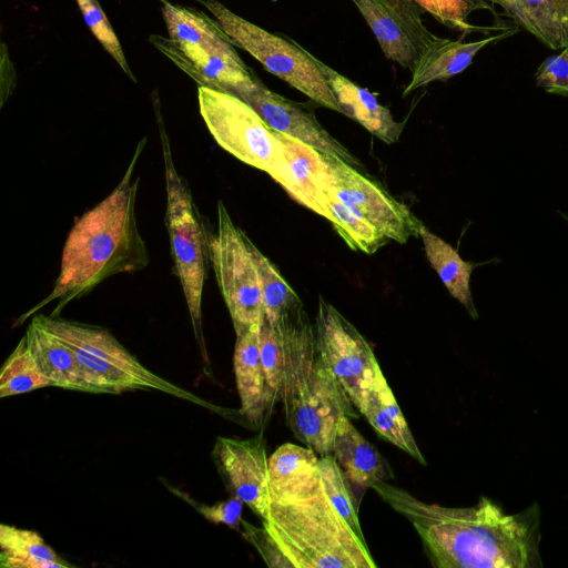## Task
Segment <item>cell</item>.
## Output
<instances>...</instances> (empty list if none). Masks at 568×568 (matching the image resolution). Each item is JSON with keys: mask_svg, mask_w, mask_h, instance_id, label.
<instances>
[{"mask_svg": "<svg viewBox=\"0 0 568 568\" xmlns=\"http://www.w3.org/2000/svg\"><path fill=\"white\" fill-rule=\"evenodd\" d=\"M373 489L413 524L436 567L541 566L537 505L519 514H506L484 496L473 507L454 508L426 504L386 481L374 485Z\"/></svg>", "mask_w": 568, "mask_h": 568, "instance_id": "cell-1", "label": "cell"}, {"mask_svg": "<svg viewBox=\"0 0 568 568\" xmlns=\"http://www.w3.org/2000/svg\"><path fill=\"white\" fill-rule=\"evenodd\" d=\"M145 141L139 142L116 187L75 222L63 246L60 272L51 293L22 318L53 301L58 303L50 315L58 316L68 303L88 294L103 280L140 271L149 264L135 215L139 178L133 176Z\"/></svg>", "mask_w": 568, "mask_h": 568, "instance_id": "cell-2", "label": "cell"}, {"mask_svg": "<svg viewBox=\"0 0 568 568\" xmlns=\"http://www.w3.org/2000/svg\"><path fill=\"white\" fill-rule=\"evenodd\" d=\"M263 527L294 568H376L366 541L329 500L323 484L312 495L271 503Z\"/></svg>", "mask_w": 568, "mask_h": 568, "instance_id": "cell-3", "label": "cell"}, {"mask_svg": "<svg viewBox=\"0 0 568 568\" xmlns=\"http://www.w3.org/2000/svg\"><path fill=\"white\" fill-rule=\"evenodd\" d=\"M286 423L295 438L320 457L332 455L339 419L357 418L358 410L322 359L308 315L291 337L283 398Z\"/></svg>", "mask_w": 568, "mask_h": 568, "instance_id": "cell-4", "label": "cell"}, {"mask_svg": "<svg viewBox=\"0 0 568 568\" xmlns=\"http://www.w3.org/2000/svg\"><path fill=\"white\" fill-rule=\"evenodd\" d=\"M34 318L74 351L97 393L155 389L212 408L194 394L151 372L106 329L54 315Z\"/></svg>", "mask_w": 568, "mask_h": 568, "instance_id": "cell-5", "label": "cell"}, {"mask_svg": "<svg viewBox=\"0 0 568 568\" xmlns=\"http://www.w3.org/2000/svg\"><path fill=\"white\" fill-rule=\"evenodd\" d=\"M166 191L165 223L174 270L180 280L195 337L205 354L202 334V295L210 257V237L186 181L172 159L169 136L158 115Z\"/></svg>", "mask_w": 568, "mask_h": 568, "instance_id": "cell-6", "label": "cell"}, {"mask_svg": "<svg viewBox=\"0 0 568 568\" xmlns=\"http://www.w3.org/2000/svg\"><path fill=\"white\" fill-rule=\"evenodd\" d=\"M234 45L254 57L264 69L317 104L342 112L315 57L288 37L271 33L241 18L217 0L201 1Z\"/></svg>", "mask_w": 568, "mask_h": 568, "instance_id": "cell-7", "label": "cell"}, {"mask_svg": "<svg viewBox=\"0 0 568 568\" xmlns=\"http://www.w3.org/2000/svg\"><path fill=\"white\" fill-rule=\"evenodd\" d=\"M199 105L204 123L222 149L282 184L285 160L275 132L252 106L236 95L204 87L199 88Z\"/></svg>", "mask_w": 568, "mask_h": 568, "instance_id": "cell-8", "label": "cell"}, {"mask_svg": "<svg viewBox=\"0 0 568 568\" xmlns=\"http://www.w3.org/2000/svg\"><path fill=\"white\" fill-rule=\"evenodd\" d=\"M210 260L236 336L261 326L265 315L248 237L222 201L217 202V230L210 237Z\"/></svg>", "mask_w": 568, "mask_h": 568, "instance_id": "cell-9", "label": "cell"}, {"mask_svg": "<svg viewBox=\"0 0 568 568\" xmlns=\"http://www.w3.org/2000/svg\"><path fill=\"white\" fill-rule=\"evenodd\" d=\"M314 331L322 359L362 414L371 393L384 376L373 348L355 326L322 296Z\"/></svg>", "mask_w": 568, "mask_h": 568, "instance_id": "cell-10", "label": "cell"}, {"mask_svg": "<svg viewBox=\"0 0 568 568\" xmlns=\"http://www.w3.org/2000/svg\"><path fill=\"white\" fill-rule=\"evenodd\" d=\"M326 158L332 179L329 194L366 219L389 240L405 244L410 236H418L423 223L408 206L345 161L331 155Z\"/></svg>", "mask_w": 568, "mask_h": 568, "instance_id": "cell-11", "label": "cell"}, {"mask_svg": "<svg viewBox=\"0 0 568 568\" xmlns=\"http://www.w3.org/2000/svg\"><path fill=\"white\" fill-rule=\"evenodd\" d=\"M374 33L384 55L413 71L419 58L439 37L422 20L413 0H352Z\"/></svg>", "mask_w": 568, "mask_h": 568, "instance_id": "cell-12", "label": "cell"}, {"mask_svg": "<svg viewBox=\"0 0 568 568\" xmlns=\"http://www.w3.org/2000/svg\"><path fill=\"white\" fill-rule=\"evenodd\" d=\"M212 456L232 496L239 497L262 520L266 519L271 498L263 436L250 439L217 437Z\"/></svg>", "mask_w": 568, "mask_h": 568, "instance_id": "cell-13", "label": "cell"}, {"mask_svg": "<svg viewBox=\"0 0 568 568\" xmlns=\"http://www.w3.org/2000/svg\"><path fill=\"white\" fill-rule=\"evenodd\" d=\"M240 99L252 106L275 132L303 142L323 154L336 156L356 169L362 168L359 160L333 138L311 112L271 91L261 81Z\"/></svg>", "mask_w": 568, "mask_h": 568, "instance_id": "cell-14", "label": "cell"}, {"mask_svg": "<svg viewBox=\"0 0 568 568\" xmlns=\"http://www.w3.org/2000/svg\"><path fill=\"white\" fill-rule=\"evenodd\" d=\"M150 41L200 87L242 98L260 81L240 57L206 51L156 34H152Z\"/></svg>", "mask_w": 568, "mask_h": 568, "instance_id": "cell-15", "label": "cell"}, {"mask_svg": "<svg viewBox=\"0 0 568 568\" xmlns=\"http://www.w3.org/2000/svg\"><path fill=\"white\" fill-rule=\"evenodd\" d=\"M275 138L285 160L281 185L295 201L325 217L332 182L326 154L278 132Z\"/></svg>", "mask_w": 568, "mask_h": 568, "instance_id": "cell-16", "label": "cell"}, {"mask_svg": "<svg viewBox=\"0 0 568 568\" xmlns=\"http://www.w3.org/2000/svg\"><path fill=\"white\" fill-rule=\"evenodd\" d=\"M260 326L236 336L233 367L240 397V414L254 429L263 428L276 403L260 355Z\"/></svg>", "mask_w": 568, "mask_h": 568, "instance_id": "cell-17", "label": "cell"}, {"mask_svg": "<svg viewBox=\"0 0 568 568\" xmlns=\"http://www.w3.org/2000/svg\"><path fill=\"white\" fill-rule=\"evenodd\" d=\"M321 485L320 456L307 446L285 443L268 458L271 503L307 497Z\"/></svg>", "mask_w": 568, "mask_h": 568, "instance_id": "cell-18", "label": "cell"}, {"mask_svg": "<svg viewBox=\"0 0 568 568\" xmlns=\"http://www.w3.org/2000/svg\"><path fill=\"white\" fill-rule=\"evenodd\" d=\"M315 62L332 89L343 114L358 122L373 135L390 144L397 142L405 123L394 120L387 108L382 105L368 90L357 85L324 62Z\"/></svg>", "mask_w": 568, "mask_h": 568, "instance_id": "cell-19", "label": "cell"}, {"mask_svg": "<svg viewBox=\"0 0 568 568\" xmlns=\"http://www.w3.org/2000/svg\"><path fill=\"white\" fill-rule=\"evenodd\" d=\"M27 345L51 386L97 393L74 351L33 317L26 332Z\"/></svg>", "mask_w": 568, "mask_h": 568, "instance_id": "cell-20", "label": "cell"}, {"mask_svg": "<svg viewBox=\"0 0 568 568\" xmlns=\"http://www.w3.org/2000/svg\"><path fill=\"white\" fill-rule=\"evenodd\" d=\"M516 30H504L477 41L465 42L463 38L450 40L438 38L419 58L412 71V79L403 92L407 95L414 90L434 81H443L467 69L475 55L487 44L498 42Z\"/></svg>", "mask_w": 568, "mask_h": 568, "instance_id": "cell-21", "label": "cell"}, {"mask_svg": "<svg viewBox=\"0 0 568 568\" xmlns=\"http://www.w3.org/2000/svg\"><path fill=\"white\" fill-rule=\"evenodd\" d=\"M332 455L348 480L363 489L394 478L388 463L347 416L337 424Z\"/></svg>", "mask_w": 568, "mask_h": 568, "instance_id": "cell-22", "label": "cell"}, {"mask_svg": "<svg viewBox=\"0 0 568 568\" xmlns=\"http://www.w3.org/2000/svg\"><path fill=\"white\" fill-rule=\"evenodd\" d=\"M425 255L436 271L449 294L456 298L473 318L478 317L471 292L470 276L477 264L464 261L458 251L443 239L430 232L425 225L419 234Z\"/></svg>", "mask_w": 568, "mask_h": 568, "instance_id": "cell-23", "label": "cell"}, {"mask_svg": "<svg viewBox=\"0 0 568 568\" xmlns=\"http://www.w3.org/2000/svg\"><path fill=\"white\" fill-rule=\"evenodd\" d=\"M162 13L170 39L206 51L239 57L227 34L204 13L169 2L164 3Z\"/></svg>", "mask_w": 568, "mask_h": 568, "instance_id": "cell-24", "label": "cell"}, {"mask_svg": "<svg viewBox=\"0 0 568 568\" xmlns=\"http://www.w3.org/2000/svg\"><path fill=\"white\" fill-rule=\"evenodd\" d=\"M362 415L382 438L427 465L385 376L371 393Z\"/></svg>", "mask_w": 568, "mask_h": 568, "instance_id": "cell-25", "label": "cell"}, {"mask_svg": "<svg viewBox=\"0 0 568 568\" xmlns=\"http://www.w3.org/2000/svg\"><path fill=\"white\" fill-rule=\"evenodd\" d=\"M511 18L551 50L568 45V0H513Z\"/></svg>", "mask_w": 568, "mask_h": 568, "instance_id": "cell-26", "label": "cell"}, {"mask_svg": "<svg viewBox=\"0 0 568 568\" xmlns=\"http://www.w3.org/2000/svg\"><path fill=\"white\" fill-rule=\"evenodd\" d=\"M0 565L9 568H69L44 539L33 530L1 524Z\"/></svg>", "mask_w": 568, "mask_h": 568, "instance_id": "cell-27", "label": "cell"}, {"mask_svg": "<svg viewBox=\"0 0 568 568\" xmlns=\"http://www.w3.org/2000/svg\"><path fill=\"white\" fill-rule=\"evenodd\" d=\"M248 246L260 277L265 320L274 324L282 317L304 308L298 295L280 271L250 239Z\"/></svg>", "mask_w": 568, "mask_h": 568, "instance_id": "cell-28", "label": "cell"}, {"mask_svg": "<svg viewBox=\"0 0 568 568\" xmlns=\"http://www.w3.org/2000/svg\"><path fill=\"white\" fill-rule=\"evenodd\" d=\"M329 220L346 244L365 254H373L389 240L366 219L329 194L325 203Z\"/></svg>", "mask_w": 568, "mask_h": 568, "instance_id": "cell-29", "label": "cell"}, {"mask_svg": "<svg viewBox=\"0 0 568 568\" xmlns=\"http://www.w3.org/2000/svg\"><path fill=\"white\" fill-rule=\"evenodd\" d=\"M51 386L39 368L23 336L0 372V397H9Z\"/></svg>", "mask_w": 568, "mask_h": 568, "instance_id": "cell-30", "label": "cell"}, {"mask_svg": "<svg viewBox=\"0 0 568 568\" xmlns=\"http://www.w3.org/2000/svg\"><path fill=\"white\" fill-rule=\"evenodd\" d=\"M422 10L429 12L444 26L459 31L463 37L469 33L479 32L488 36L491 31L500 32L507 28L498 26L479 27L469 22V16L476 10H490L494 12L490 2L487 0H413Z\"/></svg>", "mask_w": 568, "mask_h": 568, "instance_id": "cell-31", "label": "cell"}, {"mask_svg": "<svg viewBox=\"0 0 568 568\" xmlns=\"http://www.w3.org/2000/svg\"><path fill=\"white\" fill-rule=\"evenodd\" d=\"M260 355L270 387L276 403L282 402L288 366L285 337L278 326L264 318L260 326Z\"/></svg>", "mask_w": 568, "mask_h": 568, "instance_id": "cell-32", "label": "cell"}, {"mask_svg": "<svg viewBox=\"0 0 568 568\" xmlns=\"http://www.w3.org/2000/svg\"><path fill=\"white\" fill-rule=\"evenodd\" d=\"M320 469L322 484L329 500L359 539L365 541L358 518V501L351 488V481L333 455L320 457Z\"/></svg>", "mask_w": 568, "mask_h": 568, "instance_id": "cell-33", "label": "cell"}, {"mask_svg": "<svg viewBox=\"0 0 568 568\" xmlns=\"http://www.w3.org/2000/svg\"><path fill=\"white\" fill-rule=\"evenodd\" d=\"M82 14L83 19L100 42L103 49L118 62L121 69L133 80L135 77L131 72L119 39L113 31L106 16L100 7L98 0H75Z\"/></svg>", "mask_w": 568, "mask_h": 568, "instance_id": "cell-34", "label": "cell"}, {"mask_svg": "<svg viewBox=\"0 0 568 568\" xmlns=\"http://www.w3.org/2000/svg\"><path fill=\"white\" fill-rule=\"evenodd\" d=\"M548 57L535 72L536 84L548 93L568 97V45Z\"/></svg>", "mask_w": 568, "mask_h": 568, "instance_id": "cell-35", "label": "cell"}, {"mask_svg": "<svg viewBox=\"0 0 568 568\" xmlns=\"http://www.w3.org/2000/svg\"><path fill=\"white\" fill-rule=\"evenodd\" d=\"M185 501H189L193 507L213 524H224L230 528L240 531L242 524V510L245 505L239 497L232 496L226 500L215 503L213 505H202L191 500V498L181 491H175Z\"/></svg>", "mask_w": 568, "mask_h": 568, "instance_id": "cell-36", "label": "cell"}, {"mask_svg": "<svg viewBox=\"0 0 568 568\" xmlns=\"http://www.w3.org/2000/svg\"><path fill=\"white\" fill-rule=\"evenodd\" d=\"M243 536L257 549L270 567H293L267 530L243 521Z\"/></svg>", "mask_w": 568, "mask_h": 568, "instance_id": "cell-37", "label": "cell"}, {"mask_svg": "<svg viewBox=\"0 0 568 568\" xmlns=\"http://www.w3.org/2000/svg\"><path fill=\"white\" fill-rule=\"evenodd\" d=\"M490 3H497L500 6L506 13L511 17L513 16V0H487Z\"/></svg>", "mask_w": 568, "mask_h": 568, "instance_id": "cell-38", "label": "cell"}, {"mask_svg": "<svg viewBox=\"0 0 568 568\" xmlns=\"http://www.w3.org/2000/svg\"><path fill=\"white\" fill-rule=\"evenodd\" d=\"M163 3H165L166 1L165 0H161Z\"/></svg>", "mask_w": 568, "mask_h": 568, "instance_id": "cell-39", "label": "cell"}, {"mask_svg": "<svg viewBox=\"0 0 568 568\" xmlns=\"http://www.w3.org/2000/svg\"><path fill=\"white\" fill-rule=\"evenodd\" d=\"M271 1H276V0H271Z\"/></svg>", "mask_w": 568, "mask_h": 568, "instance_id": "cell-40", "label": "cell"}]
</instances>
